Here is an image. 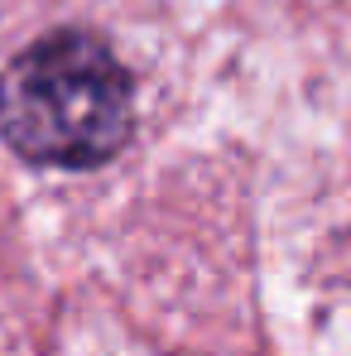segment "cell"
<instances>
[{"instance_id": "6da1fadb", "label": "cell", "mask_w": 351, "mask_h": 356, "mask_svg": "<svg viewBox=\"0 0 351 356\" xmlns=\"http://www.w3.org/2000/svg\"><path fill=\"white\" fill-rule=\"evenodd\" d=\"M130 116V77L97 34H44L0 72V135L34 164L97 169L116 159Z\"/></svg>"}]
</instances>
